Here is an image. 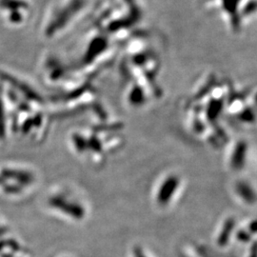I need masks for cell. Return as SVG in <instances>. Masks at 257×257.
I'll return each mask as SVG.
<instances>
[{
    "label": "cell",
    "mask_w": 257,
    "mask_h": 257,
    "mask_svg": "<svg viewBox=\"0 0 257 257\" xmlns=\"http://www.w3.org/2000/svg\"><path fill=\"white\" fill-rule=\"evenodd\" d=\"M178 186V179L175 176H170L162 184L159 193H158V202L165 205L173 197Z\"/></svg>",
    "instance_id": "6da1fadb"
},
{
    "label": "cell",
    "mask_w": 257,
    "mask_h": 257,
    "mask_svg": "<svg viewBox=\"0 0 257 257\" xmlns=\"http://www.w3.org/2000/svg\"><path fill=\"white\" fill-rule=\"evenodd\" d=\"M245 155H246V146L245 144L241 143L237 147L235 148V152L232 157V165L235 168H240L243 165L245 160Z\"/></svg>",
    "instance_id": "7a4b0ae2"
},
{
    "label": "cell",
    "mask_w": 257,
    "mask_h": 257,
    "mask_svg": "<svg viewBox=\"0 0 257 257\" xmlns=\"http://www.w3.org/2000/svg\"><path fill=\"white\" fill-rule=\"evenodd\" d=\"M237 192L239 195H241V197L248 202H253L255 200V194L252 189L246 183H239L237 185Z\"/></svg>",
    "instance_id": "3957f363"
}]
</instances>
